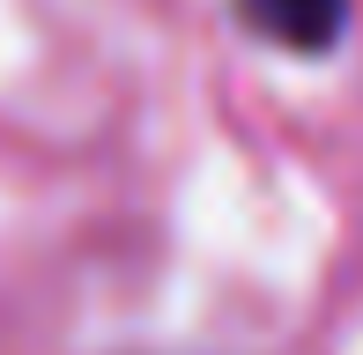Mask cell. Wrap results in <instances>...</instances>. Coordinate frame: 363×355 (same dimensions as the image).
I'll use <instances>...</instances> for the list:
<instances>
[{
  "instance_id": "6da1fadb",
  "label": "cell",
  "mask_w": 363,
  "mask_h": 355,
  "mask_svg": "<svg viewBox=\"0 0 363 355\" xmlns=\"http://www.w3.org/2000/svg\"><path fill=\"white\" fill-rule=\"evenodd\" d=\"M238 8L259 37L289 45V52H326L349 23V0H238Z\"/></svg>"
}]
</instances>
